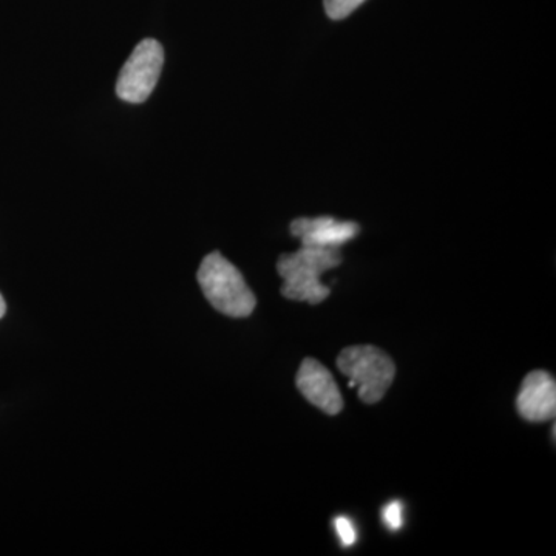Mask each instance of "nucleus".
I'll list each match as a JSON object with an SVG mask.
<instances>
[{
    "mask_svg": "<svg viewBox=\"0 0 556 556\" xmlns=\"http://www.w3.org/2000/svg\"><path fill=\"white\" fill-rule=\"evenodd\" d=\"M338 368L356 382L358 397L368 405L382 401L396 376L393 358L372 345L345 348L339 354Z\"/></svg>",
    "mask_w": 556,
    "mask_h": 556,
    "instance_id": "3",
    "label": "nucleus"
},
{
    "mask_svg": "<svg viewBox=\"0 0 556 556\" xmlns=\"http://www.w3.org/2000/svg\"><path fill=\"white\" fill-rule=\"evenodd\" d=\"M289 229L305 247L321 248H340L361 232L357 223L338 222L332 217L298 218Z\"/></svg>",
    "mask_w": 556,
    "mask_h": 556,
    "instance_id": "7",
    "label": "nucleus"
},
{
    "mask_svg": "<svg viewBox=\"0 0 556 556\" xmlns=\"http://www.w3.org/2000/svg\"><path fill=\"white\" fill-rule=\"evenodd\" d=\"M517 408L529 422H546L556 413V383L546 371H533L522 380Z\"/></svg>",
    "mask_w": 556,
    "mask_h": 556,
    "instance_id": "6",
    "label": "nucleus"
},
{
    "mask_svg": "<svg viewBox=\"0 0 556 556\" xmlns=\"http://www.w3.org/2000/svg\"><path fill=\"white\" fill-rule=\"evenodd\" d=\"M365 0H324L329 20L342 21L364 3Z\"/></svg>",
    "mask_w": 556,
    "mask_h": 556,
    "instance_id": "8",
    "label": "nucleus"
},
{
    "mask_svg": "<svg viewBox=\"0 0 556 556\" xmlns=\"http://www.w3.org/2000/svg\"><path fill=\"white\" fill-rule=\"evenodd\" d=\"M201 291L218 313L233 318L251 316L257 306L254 292L243 276L219 252H212L201 262L199 274Z\"/></svg>",
    "mask_w": 556,
    "mask_h": 556,
    "instance_id": "2",
    "label": "nucleus"
},
{
    "mask_svg": "<svg viewBox=\"0 0 556 556\" xmlns=\"http://www.w3.org/2000/svg\"><path fill=\"white\" fill-rule=\"evenodd\" d=\"M334 526L343 547H350L356 543V529H354L353 522L350 519L345 517L336 518Z\"/></svg>",
    "mask_w": 556,
    "mask_h": 556,
    "instance_id": "9",
    "label": "nucleus"
},
{
    "mask_svg": "<svg viewBox=\"0 0 556 556\" xmlns=\"http://www.w3.org/2000/svg\"><path fill=\"white\" fill-rule=\"evenodd\" d=\"M340 248L305 247L292 254H283L277 262L278 276L283 278L281 295L298 302L318 305L331 294V289L320 283V276L338 268L342 263Z\"/></svg>",
    "mask_w": 556,
    "mask_h": 556,
    "instance_id": "1",
    "label": "nucleus"
},
{
    "mask_svg": "<svg viewBox=\"0 0 556 556\" xmlns=\"http://www.w3.org/2000/svg\"><path fill=\"white\" fill-rule=\"evenodd\" d=\"M295 383L302 396L329 416L343 409V397L331 371L316 358H305L300 365Z\"/></svg>",
    "mask_w": 556,
    "mask_h": 556,
    "instance_id": "5",
    "label": "nucleus"
},
{
    "mask_svg": "<svg viewBox=\"0 0 556 556\" xmlns=\"http://www.w3.org/2000/svg\"><path fill=\"white\" fill-rule=\"evenodd\" d=\"M5 313H7L5 300H3L2 295H0V318L5 316Z\"/></svg>",
    "mask_w": 556,
    "mask_h": 556,
    "instance_id": "11",
    "label": "nucleus"
},
{
    "mask_svg": "<svg viewBox=\"0 0 556 556\" xmlns=\"http://www.w3.org/2000/svg\"><path fill=\"white\" fill-rule=\"evenodd\" d=\"M163 64L164 50L159 40H141L121 70L116 83L119 100L130 104H141L148 100L159 84Z\"/></svg>",
    "mask_w": 556,
    "mask_h": 556,
    "instance_id": "4",
    "label": "nucleus"
},
{
    "mask_svg": "<svg viewBox=\"0 0 556 556\" xmlns=\"http://www.w3.org/2000/svg\"><path fill=\"white\" fill-rule=\"evenodd\" d=\"M383 521H386L388 529H401L404 518H402V504L399 501H393L383 508Z\"/></svg>",
    "mask_w": 556,
    "mask_h": 556,
    "instance_id": "10",
    "label": "nucleus"
}]
</instances>
